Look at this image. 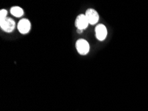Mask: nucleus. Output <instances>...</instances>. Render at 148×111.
Masks as SVG:
<instances>
[{"label": "nucleus", "mask_w": 148, "mask_h": 111, "mask_svg": "<svg viewBox=\"0 0 148 111\" xmlns=\"http://www.w3.org/2000/svg\"><path fill=\"white\" fill-rule=\"evenodd\" d=\"M16 23L14 20L10 17H6L0 20V28L6 33H12L15 30Z\"/></svg>", "instance_id": "obj_1"}, {"label": "nucleus", "mask_w": 148, "mask_h": 111, "mask_svg": "<svg viewBox=\"0 0 148 111\" xmlns=\"http://www.w3.org/2000/svg\"><path fill=\"white\" fill-rule=\"evenodd\" d=\"M76 49L78 53L82 55H86L89 53L90 47L89 43L84 39H78L76 42Z\"/></svg>", "instance_id": "obj_2"}, {"label": "nucleus", "mask_w": 148, "mask_h": 111, "mask_svg": "<svg viewBox=\"0 0 148 111\" xmlns=\"http://www.w3.org/2000/svg\"><path fill=\"white\" fill-rule=\"evenodd\" d=\"M31 29V23L27 19L23 18L20 19L17 23V29L20 33L25 35L29 32Z\"/></svg>", "instance_id": "obj_3"}, {"label": "nucleus", "mask_w": 148, "mask_h": 111, "mask_svg": "<svg viewBox=\"0 0 148 111\" xmlns=\"http://www.w3.org/2000/svg\"><path fill=\"white\" fill-rule=\"evenodd\" d=\"M84 15H86L87 19L89 22V24L92 25V26L96 24L99 21V15H98V12L95 9H88L86 11Z\"/></svg>", "instance_id": "obj_4"}, {"label": "nucleus", "mask_w": 148, "mask_h": 111, "mask_svg": "<svg viewBox=\"0 0 148 111\" xmlns=\"http://www.w3.org/2000/svg\"><path fill=\"white\" fill-rule=\"evenodd\" d=\"M89 22L87 19L86 15L84 14H80L78 15L75 21V26L77 27V29L84 31L88 28Z\"/></svg>", "instance_id": "obj_5"}, {"label": "nucleus", "mask_w": 148, "mask_h": 111, "mask_svg": "<svg viewBox=\"0 0 148 111\" xmlns=\"http://www.w3.org/2000/svg\"><path fill=\"white\" fill-rule=\"evenodd\" d=\"M96 37L98 40L104 41L106 39L108 35V31L106 26L103 24H98L95 28Z\"/></svg>", "instance_id": "obj_6"}, {"label": "nucleus", "mask_w": 148, "mask_h": 111, "mask_svg": "<svg viewBox=\"0 0 148 111\" xmlns=\"http://www.w3.org/2000/svg\"><path fill=\"white\" fill-rule=\"evenodd\" d=\"M10 13L13 16L19 18L21 17L24 15V11L21 7L19 6H13L11 8Z\"/></svg>", "instance_id": "obj_7"}, {"label": "nucleus", "mask_w": 148, "mask_h": 111, "mask_svg": "<svg viewBox=\"0 0 148 111\" xmlns=\"http://www.w3.org/2000/svg\"><path fill=\"white\" fill-rule=\"evenodd\" d=\"M6 17H8V11L5 9L1 10L0 11V20L5 19Z\"/></svg>", "instance_id": "obj_8"}, {"label": "nucleus", "mask_w": 148, "mask_h": 111, "mask_svg": "<svg viewBox=\"0 0 148 111\" xmlns=\"http://www.w3.org/2000/svg\"><path fill=\"white\" fill-rule=\"evenodd\" d=\"M77 33H81L83 31H82V30H80V29H77Z\"/></svg>", "instance_id": "obj_9"}]
</instances>
